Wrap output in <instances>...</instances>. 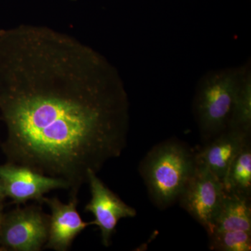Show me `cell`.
Returning <instances> with one entry per match:
<instances>
[{
	"label": "cell",
	"instance_id": "6da1fadb",
	"mask_svg": "<svg viewBox=\"0 0 251 251\" xmlns=\"http://www.w3.org/2000/svg\"><path fill=\"white\" fill-rule=\"evenodd\" d=\"M0 115L9 163L62 180L71 198L126 146L129 101L117 69L46 26L0 30Z\"/></svg>",
	"mask_w": 251,
	"mask_h": 251
},
{
	"label": "cell",
	"instance_id": "7a4b0ae2",
	"mask_svg": "<svg viewBox=\"0 0 251 251\" xmlns=\"http://www.w3.org/2000/svg\"><path fill=\"white\" fill-rule=\"evenodd\" d=\"M196 166V153L180 140L170 139L153 147L140 165L153 204L164 209L177 201Z\"/></svg>",
	"mask_w": 251,
	"mask_h": 251
},
{
	"label": "cell",
	"instance_id": "3957f363",
	"mask_svg": "<svg viewBox=\"0 0 251 251\" xmlns=\"http://www.w3.org/2000/svg\"><path fill=\"white\" fill-rule=\"evenodd\" d=\"M242 69L241 65L211 70L198 82L193 115L201 137L206 142L228 128Z\"/></svg>",
	"mask_w": 251,
	"mask_h": 251
},
{
	"label": "cell",
	"instance_id": "277c9868",
	"mask_svg": "<svg viewBox=\"0 0 251 251\" xmlns=\"http://www.w3.org/2000/svg\"><path fill=\"white\" fill-rule=\"evenodd\" d=\"M225 196L223 181L197 161L194 173L178 201L181 207L210 234Z\"/></svg>",
	"mask_w": 251,
	"mask_h": 251
},
{
	"label": "cell",
	"instance_id": "5b68a950",
	"mask_svg": "<svg viewBox=\"0 0 251 251\" xmlns=\"http://www.w3.org/2000/svg\"><path fill=\"white\" fill-rule=\"evenodd\" d=\"M49 215L39 206L17 208L5 214L0 229V249L39 251L49 238Z\"/></svg>",
	"mask_w": 251,
	"mask_h": 251
},
{
	"label": "cell",
	"instance_id": "8992f818",
	"mask_svg": "<svg viewBox=\"0 0 251 251\" xmlns=\"http://www.w3.org/2000/svg\"><path fill=\"white\" fill-rule=\"evenodd\" d=\"M87 183L90 184L92 198L85 211L93 214L92 222L100 229L102 244L108 247L119 221L125 218L135 217L136 211L105 186L97 176V173L89 172Z\"/></svg>",
	"mask_w": 251,
	"mask_h": 251
},
{
	"label": "cell",
	"instance_id": "52a82bcc",
	"mask_svg": "<svg viewBox=\"0 0 251 251\" xmlns=\"http://www.w3.org/2000/svg\"><path fill=\"white\" fill-rule=\"evenodd\" d=\"M0 181L6 197L18 204L30 201L41 202L44 194L52 190H68L67 184L62 180L9 162L0 166Z\"/></svg>",
	"mask_w": 251,
	"mask_h": 251
},
{
	"label": "cell",
	"instance_id": "ba28073f",
	"mask_svg": "<svg viewBox=\"0 0 251 251\" xmlns=\"http://www.w3.org/2000/svg\"><path fill=\"white\" fill-rule=\"evenodd\" d=\"M50 209L49 216V238L46 249L67 251L73 242L86 227L93 222H84L77 210V198H71L69 202L62 203L57 198L41 200Z\"/></svg>",
	"mask_w": 251,
	"mask_h": 251
},
{
	"label": "cell",
	"instance_id": "9c48e42d",
	"mask_svg": "<svg viewBox=\"0 0 251 251\" xmlns=\"http://www.w3.org/2000/svg\"><path fill=\"white\" fill-rule=\"evenodd\" d=\"M249 140L251 133L227 128L206 142L205 145L196 153V160L223 181L234 157Z\"/></svg>",
	"mask_w": 251,
	"mask_h": 251
},
{
	"label": "cell",
	"instance_id": "30bf717a",
	"mask_svg": "<svg viewBox=\"0 0 251 251\" xmlns=\"http://www.w3.org/2000/svg\"><path fill=\"white\" fill-rule=\"evenodd\" d=\"M226 231L251 232V199L226 193L211 234Z\"/></svg>",
	"mask_w": 251,
	"mask_h": 251
},
{
	"label": "cell",
	"instance_id": "8fae6325",
	"mask_svg": "<svg viewBox=\"0 0 251 251\" xmlns=\"http://www.w3.org/2000/svg\"><path fill=\"white\" fill-rule=\"evenodd\" d=\"M225 191L251 199V142L248 140L229 166L224 180Z\"/></svg>",
	"mask_w": 251,
	"mask_h": 251
},
{
	"label": "cell",
	"instance_id": "7c38bea8",
	"mask_svg": "<svg viewBox=\"0 0 251 251\" xmlns=\"http://www.w3.org/2000/svg\"><path fill=\"white\" fill-rule=\"evenodd\" d=\"M242 74L229 120L228 128L251 133V61L242 65Z\"/></svg>",
	"mask_w": 251,
	"mask_h": 251
},
{
	"label": "cell",
	"instance_id": "4fadbf2b",
	"mask_svg": "<svg viewBox=\"0 0 251 251\" xmlns=\"http://www.w3.org/2000/svg\"><path fill=\"white\" fill-rule=\"evenodd\" d=\"M209 249L219 251H250L251 232L226 231L209 234Z\"/></svg>",
	"mask_w": 251,
	"mask_h": 251
},
{
	"label": "cell",
	"instance_id": "5bb4252c",
	"mask_svg": "<svg viewBox=\"0 0 251 251\" xmlns=\"http://www.w3.org/2000/svg\"><path fill=\"white\" fill-rule=\"evenodd\" d=\"M6 196H5L4 188H3L2 184H1V181H0V203L4 199Z\"/></svg>",
	"mask_w": 251,
	"mask_h": 251
},
{
	"label": "cell",
	"instance_id": "9a60e30c",
	"mask_svg": "<svg viewBox=\"0 0 251 251\" xmlns=\"http://www.w3.org/2000/svg\"><path fill=\"white\" fill-rule=\"evenodd\" d=\"M3 207L0 203V229H1V224H2L3 217H4V214H3Z\"/></svg>",
	"mask_w": 251,
	"mask_h": 251
}]
</instances>
